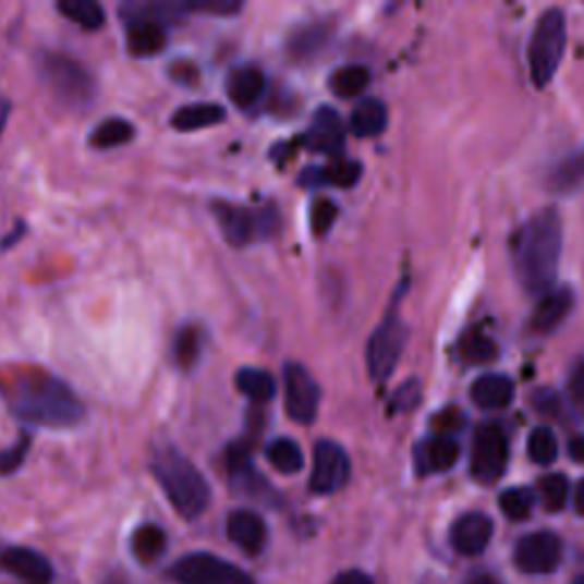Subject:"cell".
<instances>
[{"label": "cell", "mask_w": 584, "mask_h": 584, "mask_svg": "<svg viewBox=\"0 0 584 584\" xmlns=\"http://www.w3.org/2000/svg\"><path fill=\"white\" fill-rule=\"evenodd\" d=\"M263 89H265V76H263V71L256 66L235 69L229 76V83H227L229 99L240 108L254 106L260 99Z\"/></svg>", "instance_id": "cell-21"}, {"label": "cell", "mask_w": 584, "mask_h": 584, "mask_svg": "<svg viewBox=\"0 0 584 584\" xmlns=\"http://www.w3.org/2000/svg\"><path fill=\"white\" fill-rule=\"evenodd\" d=\"M174 354L181 368L190 370L202 356V331L197 327H183L177 338Z\"/></svg>", "instance_id": "cell-36"}, {"label": "cell", "mask_w": 584, "mask_h": 584, "mask_svg": "<svg viewBox=\"0 0 584 584\" xmlns=\"http://www.w3.org/2000/svg\"><path fill=\"white\" fill-rule=\"evenodd\" d=\"M151 473L177 514L185 521L199 519L210 504V486L199 469L174 448H162L151 461Z\"/></svg>", "instance_id": "cell-3"}, {"label": "cell", "mask_w": 584, "mask_h": 584, "mask_svg": "<svg viewBox=\"0 0 584 584\" xmlns=\"http://www.w3.org/2000/svg\"><path fill=\"white\" fill-rule=\"evenodd\" d=\"M569 457L577 464H584V436H573L569 441Z\"/></svg>", "instance_id": "cell-46"}, {"label": "cell", "mask_w": 584, "mask_h": 584, "mask_svg": "<svg viewBox=\"0 0 584 584\" xmlns=\"http://www.w3.org/2000/svg\"><path fill=\"white\" fill-rule=\"evenodd\" d=\"M534 502H537V498L527 486H511V489L500 494V509L511 521H525L532 514Z\"/></svg>", "instance_id": "cell-32"}, {"label": "cell", "mask_w": 584, "mask_h": 584, "mask_svg": "<svg viewBox=\"0 0 584 584\" xmlns=\"http://www.w3.org/2000/svg\"><path fill=\"white\" fill-rule=\"evenodd\" d=\"M368 85H370V71L361 64L340 66L329 78V87L333 89V94L343 96V99H354V96L368 89Z\"/></svg>", "instance_id": "cell-28"}, {"label": "cell", "mask_w": 584, "mask_h": 584, "mask_svg": "<svg viewBox=\"0 0 584 584\" xmlns=\"http://www.w3.org/2000/svg\"><path fill=\"white\" fill-rule=\"evenodd\" d=\"M212 212L227 242H231L233 247L252 245V242L267 240L279 231V212L272 206L245 208L217 202L212 204Z\"/></svg>", "instance_id": "cell-5"}, {"label": "cell", "mask_w": 584, "mask_h": 584, "mask_svg": "<svg viewBox=\"0 0 584 584\" xmlns=\"http://www.w3.org/2000/svg\"><path fill=\"white\" fill-rule=\"evenodd\" d=\"M532 406L542 411L544 416H555V413L562 409V400H559V396L552 391H539L532 396Z\"/></svg>", "instance_id": "cell-43"}, {"label": "cell", "mask_w": 584, "mask_h": 584, "mask_svg": "<svg viewBox=\"0 0 584 584\" xmlns=\"http://www.w3.org/2000/svg\"><path fill=\"white\" fill-rule=\"evenodd\" d=\"M325 39H327V28L323 26V23H315V26L304 28L295 39H292L290 48H292V53L304 56V53L315 51V48H318Z\"/></svg>", "instance_id": "cell-39"}, {"label": "cell", "mask_w": 584, "mask_h": 584, "mask_svg": "<svg viewBox=\"0 0 584 584\" xmlns=\"http://www.w3.org/2000/svg\"><path fill=\"white\" fill-rule=\"evenodd\" d=\"M0 567L26 584H51L56 577L53 564L41 552L23 546H12L0 555Z\"/></svg>", "instance_id": "cell-15"}, {"label": "cell", "mask_w": 584, "mask_h": 584, "mask_svg": "<svg viewBox=\"0 0 584 584\" xmlns=\"http://www.w3.org/2000/svg\"><path fill=\"white\" fill-rule=\"evenodd\" d=\"M10 411L16 418L39 427H73L85 416V409L71 388L44 373L19 377L5 391Z\"/></svg>", "instance_id": "cell-2"}, {"label": "cell", "mask_w": 584, "mask_h": 584, "mask_svg": "<svg viewBox=\"0 0 584 584\" xmlns=\"http://www.w3.org/2000/svg\"><path fill=\"white\" fill-rule=\"evenodd\" d=\"M44 78L66 104H87L92 99V78L87 71L69 58L51 56L44 64Z\"/></svg>", "instance_id": "cell-12"}, {"label": "cell", "mask_w": 584, "mask_h": 584, "mask_svg": "<svg viewBox=\"0 0 584 584\" xmlns=\"http://www.w3.org/2000/svg\"><path fill=\"white\" fill-rule=\"evenodd\" d=\"M562 256V219L555 208L534 212L511 242V265L527 292H548L555 285Z\"/></svg>", "instance_id": "cell-1"}, {"label": "cell", "mask_w": 584, "mask_h": 584, "mask_svg": "<svg viewBox=\"0 0 584 584\" xmlns=\"http://www.w3.org/2000/svg\"><path fill=\"white\" fill-rule=\"evenodd\" d=\"M471 400L477 409L500 411L514 400V381L504 375H484L471 386Z\"/></svg>", "instance_id": "cell-20"}, {"label": "cell", "mask_w": 584, "mask_h": 584, "mask_svg": "<svg viewBox=\"0 0 584 584\" xmlns=\"http://www.w3.org/2000/svg\"><path fill=\"white\" fill-rule=\"evenodd\" d=\"M235 386L242 396L254 402H270L277 396V381L270 373L258 368H242L235 375Z\"/></svg>", "instance_id": "cell-26"}, {"label": "cell", "mask_w": 584, "mask_h": 584, "mask_svg": "<svg viewBox=\"0 0 584 584\" xmlns=\"http://www.w3.org/2000/svg\"><path fill=\"white\" fill-rule=\"evenodd\" d=\"M459 356L469 363H491L498 358V345L486 333L471 331L459 343Z\"/></svg>", "instance_id": "cell-33"}, {"label": "cell", "mask_w": 584, "mask_h": 584, "mask_svg": "<svg viewBox=\"0 0 584 584\" xmlns=\"http://www.w3.org/2000/svg\"><path fill=\"white\" fill-rule=\"evenodd\" d=\"M567 51V16L562 10H548L542 14L537 28L527 46L530 78L534 87H546L562 64Z\"/></svg>", "instance_id": "cell-4"}, {"label": "cell", "mask_w": 584, "mask_h": 584, "mask_svg": "<svg viewBox=\"0 0 584 584\" xmlns=\"http://www.w3.org/2000/svg\"><path fill=\"white\" fill-rule=\"evenodd\" d=\"M135 10H139V12L131 14L126 46L135 58H151V56L160 53L167 44L165 28L146 5H135Z\"/></svg>", "instance_id": "cell-14"}, {"label": "cell", "mask_w": 584, "mask_h": 584, "mask_svg": "<svg viewBox=\"0 0 584 584\" xmlns=\"http://www.w3.org/2000/svg\"><path fill=\"white\" fill-rule=\"evenodd\" d=\"M406 340L409 327L400 318L398 306H391V311L386 313V318L370 336L368 350H365V363H368V373L375 381H386L396 373Z\"/></svg>", "instance_id": "cell-6"}, {"label": "cell", "mask_w": 584, "mask_h": 584, "mask_svg": "<svg viewBox=\"0 0 584 584\" xmlns=\"http://www.w3.org/2000/svg\"><path fill=\"white\" fill-rule=\"evenodd\" d=\"M509 464V441L500 425L486 423L475 431L471 450V473L482 484L498 482Z\"/></svg>", "instance_id": "cell-8"}, {"label": "cell", "mask_w": 584, "mask_h": 584, "mask_svg": "<svg viewBox=\"0 0 584 584\" xmlns=\"http://www.w3.org/2000/svg\"><path fill=\"white\" fill-rule=\"evenodd\" d=\"M133 135H135V129L131 121L112 117L96 126V131L89 135V144L94 146V149H112V146L126 144L129 139H133Z\"/></svg>", "instance_id": "cell-31"}, {"label": "cell", "mask_w": 584, "mask_h": 584, "mask_svg": "<svg viewBox=\"0 0 584 584\" xmlns=\"http://www.w3.org/2000/svg\"><path fill=\"white\" fill-rule=\"evenodd\" d=\"M434 425L438 429H443V436H450V431H454V429H459L461 425H464V416H461L457 409H446L443 413H438Z\"/></svg>", "instance_id": "cell-44"}, {"label": "cell", "mask_w": 584, "mask_h": 584, "mask_svg": "<svg viewBox=\"0 0 584 584\" xmlns=\"http://www.w3.org/2000/svg\"><path fill=\"white\" fill-rule=\"evenodd\" d=\"M575 304V295L573 290L562 285V288H550L548 292H544L537 308H534L532 318H530V329L537 333H550L552 329H557L562 325L569 313L573 311Z\"/></svg>", "instance_id": "cell-16"}, {"label": "cell", "mask_w": 584, "mask_h": 584, "mask_svg": "<svg viewBox=\"0 0 584 584\" xmlns=\"http://www.w3.org/2000/svg\"><path fill=\"white\" fill-rule=\"evenodd\" d=\"M559 454L557 436L550 427H537L527 438V457L539 466H550Z\"/></svg>", "instance_id": "cell-34"}, {"label": "cell", "mask_w": 584, "mask_h": 584, "mask_svg": "<svg viewBox=\"0 0 584 584\" xmlns=\"http://www.w3.org/2000/svg\"><path fill=\"white\" fill-rule=\"evenodd\" d=\"M331 584H375V582H373V577L368 573L352 569V571H343L340 575H336Z\"/></svg>", "instance_id": "cell-45"}, {"label": "cell", "mask_w": 584, "mask_h": 584, "mask_svg": "<svg viewBox=\"0 0 584 584\" xmlns=\"http://www.w3.org/2000/svg\"><path fill=\"white\" fill-rule=\"evenodd\" d=\"M304 142H306L308 149L315 154L336 156V154L343 151L345 129H343V121H340L338 112L331 108H323V110L315 112Z\"/></svg>", "instance_id": "cell-17"}, {"label": "cell", "mask_w": 584, "mask_h": 584, "mask_svg": "<svg viewBox=\"0 0 584 584\" xmlns=\"http://www.w3.org/2000/svg\"><path fill=\"white\" fill-rule=\"evenodd\" d=\"M338 217V208L331 199H318L311 206V229L315 235H325Z\"/></svg>", "instance_id": "cell-38"}, {"label": "cell", "mask_w": 584, "mask_h": 584, "mask_svg": "<svg viewBox=\"0 0 584 584\" xmlns=\"http://www.w3.org/2000/svg\"><path fill=\"white\" fill-rule=\"evenodd\" d=\"M190 12H212V14H231L240 10L235 0H185L181 3Z\"/></svg>", "instance_id": "cell-40"}, {"label": "cell", "mask_w": 584, "mask_h": 584, "mask_svg": "<svg viewBox=\"0 0 584 584\" xmlns=\"http://www.w3.org/2000/svg\"><path fill=\"white\" fill-rule=\"evenodd\" d=\"M548 183L555 192H573L584 185V146L552 169Z\"/></svg>", "instance_id": "cell-29"}, {"label": "cell", "mask_w": 584, "mask_h": 584, "mask_svg": "<svg viewBox=\"0 0 584 584\" xmlns=\"http://www.w3.org/2000/svg\"><path fill=\"white\" fill-rule=\"evenodd\" d=\"M421 402V386L418 381H406L402 388H398L396 396L391 398L393 411H409Z\"/></svg>", "instance_id": "cell-41"}, {"label": "cell", "mask_w": 584, "mask_h": 584, "mask_svg": "<svg viewBox=\"0 0 584 584\" xmlns=\"http://www.w3.org/2000/svg\"><path fill=\"white\" fill-rule=\"evenodd\" d=\"M386 124H388V110L377 99L361 101L350 119V129L356 137H375L384 133Z\"/></svg>", "instance_id": "cell-24"}, {"label": "cell", "mask_w": 584, "mask_h": 584, "mask_svg": "<svg viewBox=\"0 0 584 584\" xmlns=\"http://www.w3.org/2000/svg\"><path fill=\"white\" fill-rule=\"evenodd\" d=\"M28 450H31V436L23 434L12 448L0 452V477L12 475L14 471H19L23 466V461H26Z\"/></svg>", "instance_id": "cell-37"}, {"label": "cell", "mask_w": 584, "mask_h": 584, "mask_svg": "<svg viewBox=\"0 0 584 584\" xmlns=\"http://www.w3.org/2000/svg\"><path fill=\"white\" fill-rule=\"evenodd\" d=\"M58 10L85 31H99L106 23L104 8L94 0H60Z\"/></svg>", "instance_id": "cell-30"}, {"label": "cell", "mask_w": 584, "mask_h": 584, "mask_svg": "<svg viewBox=\"0 0 584 584\" xmlns=\"http://www.w3.org/2000/svg\"><path fill=\"white\" fill-rule=\"evenodd\" d=\"M350 479L348 452L333 441H320L313 450V471L308 486L313 494L329 496L343 489Z\"/></svg>", "instance_id": "cell-11"}, {"label": "cell", "mask_w": 584, "mask_h": 584, "mask_svg": "<svg viewBox=\"0 0 584 584\" xmlns=\"http://www.w3.org/2000/svg\"><path fill=\"white\" fill-rule=\"evenodd\" d=\"M569 479L562 475V473H552V475H546L542 482H539V496H542V504L546 507V511H562L569 502Z\"/></svg>", "instance_id": "cell-35"}, {"label": "cell", "mask_w": 584, "mask_h": 584, "mask_svg": "<svg viewBox=\"0 0 584 584\" xmlns=\"http://www.w3.org/2000/svg\"><path fill=\"white\" fill-rule=\"evenodd\" d=\"M494 537V521L482 514V511H471V514L459 516L450 527V546L454 552L464 557H477L489 548Z\"/></svg>", "instance_id": "cell-13"}, {"label": "cell", "mask_w": 584, "mask_h": 584, "mask_svg": "<svg viewBox=\"0 0 584 584\" xmlns=\"http://www.w3.org/2000/svg\"><path fill=\"white\" fill-rule=\"evenodd\" d=\"M283 381L288 416L300 425H311L320 409V386L315 384L302 363H288L283 370Z\"/></svg>", "instance_id": "cell-10"}, {"label": "cell", "mask_w": 584, "mask_h": 584, "mask_svg": "<svg viewBox=\"0 0 584 584\" xmlns=\"http://www.w3.org/2000/svg\"><path fill=\"white\" fill-rule=\"evenodd\" d=\"M229 539L252 557L260 555L267 544V525L260 514L252 509H238L227 519Z\"/></svg>", "instance_id": "cell-18"}, {"label": "cell", "mask_w": 584, "mask_h": 584, "mask_svg": "<svg viewBox=\"0 0 584 584\" xmlns=\"http://www.w3.org/2000/svg\"><path fill=\"white\" fill-rule=\"evenodd\" d=\"M564 546L555 532L542 530L525 534L514 548V564L527 575H548L562 564Z\"/></svg>", "instance_id": "cell-9"}, {"label": "cell", "mask_w": 584, "mask_h": 584, "mask_svg": "<svg viewBox=\"0 0 584 584\" xmlns=\"http://www.w3.org/2000/svg\"><path fill=\"white\" fill-rule=\"evenodd\" d=\"M575 509L577 514L584 516V479H580V484L575 486Z\"/></svg>", "instance_id": "cell-49"}, {"label": "cell", "mask_w": 584, "mask_h": 584, "mask_svg": "<svg viewBox=\"0 0 584 584\" xmlns=\"http://www.w3.org/2000/svg\"><path fill=\"white\" fill-rule=\"evenodd\" d=\"M569 398L584 416V361H580L569 377Z\"/></svg>", "instance_id": "cell-42"}, {"label": "cell", "mask_w": 584, "mask_h": 584, "mask_svg": "<svg viewBox=\"0 0 584 584\" xmlns=\"http://www.w3.org/2000/svg\"><path fill=\"white\" fill-rule=\"evenodd\" d=\"M227 110L217 104H192V106H183L174 112L172 117V126L177 131L190 133V131H199V129H208L219 124V121H224Z\"/></svg>", "instance_id": "cell-22"}, {"label": "cell", "mask_w": 584, "mask_h": 584, "mask_svg": "<svg viewBox=\"0 0 584 584\" xmlns=\"http://www.w3.org/2000/svg\"><path fill=\"white\" fill-rule=\"evenodd\" d=\"M270 466L283 475H295L304 469V454L302 448L292 441V438H275V441L265 450Z\"/></svg>", "instance_id": "cell-27"}, {"label": "cell", "mask_w": 584, "mask_h": 584, "mask_svg": "<svg viewBox=\"0 0 584 584\" xmlns=\"http://www.w3.org/2000/svg\"><path fill=\"white\" fill-rule=\"evenodd\" d=\"M573 584H584V575H580V577H577Z\"/></svg>", "instance_id": "cell-51"}, {"label": "cell", "mask_w": 584, "mask_h": 584, "mask_svg": "<svg viewBox=\"0 0 584 584\" xmlns=\"http://www.w3.org/2000/svg\"><path fill=\"white\" fill-rule=\"evenodd\" d=\"M172 76H174L179 83H192L194 78H197V71H194V69L187 66V64H177V66L172 69Z\"/></svg>", "instance_id": "cell-47"}, {"label": "cell", "mask_w": 584, "mask_h": 584, "mask_svg": "<svg viewBox=\"0 0 584 584\" xmlns=\"http://www.w3.org/2000/svg\"><path fill=\"white\" fill-rule=\"evenodd\" d=\"M167 548V534L158 525H139L131 537V552L139 564H154Z\"/></svg>", "instance_id": "cell-25"}, {"label": "cell", "mask_w": 584, "mask_h": 584, "mask_svg": "<svg viewBox=\"0 0 584 584\" xmlns=\"http://www.w3.org/2000/svg\"><path fill=\"white\" fill-rule=\"evenodd\" d=\"M466 584H498V580L496 577H491V575H484V573H479V575H473Z\"/></svg>", "instance_id": "cell-50"}, {"label": "cell", "mask_w": 584, "mask_h": 584, "mask_svg": "<svg viewBox=\"0 0 584 584\" xmlns=\"http://www.w3.org/2000/svg\"><path fill=\"white\" fill-rule=\"evenodd\" d=\"M361 179V162L354 160H336L327 169H311L302 177L306 185H336L352 187Z\"/></svg>", "instance_id": "cell-23"}, {"label": "cell", "mask_w": 584, "mask_h": 584, "mask_svg": "<svg viewBox=\"0 0 584 584\" xmlns=\"http://www.w3.org/2000/svg\"><path fill=\"white\" fill-rule=\"evenodd\" d=\"M10 110H12L10 101L5 99V96H3V94H0V135H3V129H5V124H8V117H10Z\"/></svg>", "instance_id": "cell-48"}, {"label": "cell", "mask_w": 584, "mask_h": 584, "mask_svg": "<svg viewBox=\"0 0 584 584\" xmlns=\"http://www.w3.org/2000/svg\"><path fill=\"white\" fill-rule=\"evenodd\" d=\"M177 584H256L240 567L212 552H190L169 569Z\"/></svg>", "instance_id": "cell-7"}, {"label": "cell", "mask_w": 584, "mask_h": 584, "mask_svg": "<svg viewBox=\"0 0 584 584\" xmlns=\"http://www.w3.org/2000/svg\"><path fill=\"white\" fill-rule=\"evenodd\" d=\"M461 457V446L452 436H434L416 448V469L423 475L446 473L450 471Z\"/></svg>", "instance_id": "cell-19"}]
</instances>
